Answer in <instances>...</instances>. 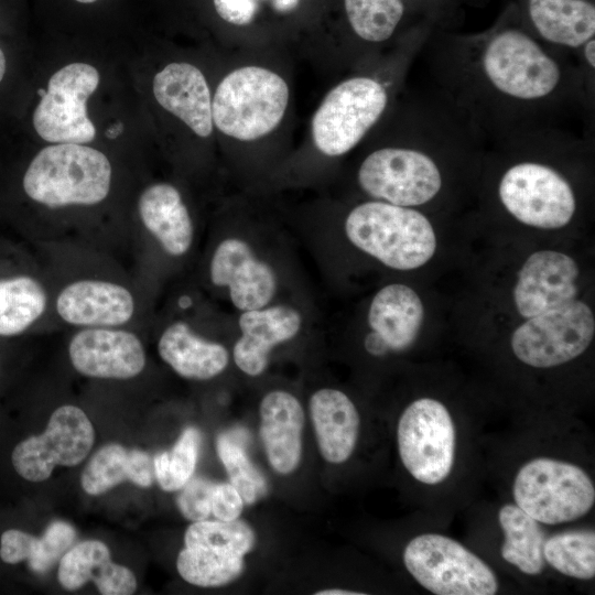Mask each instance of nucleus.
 Segmentation results:
<instances>
[{
	"instance_id": "34",
	"label": "nucleus",
	"mask_w": 595,
	"mask_h": 595,
	"mask_svg": "<svg viewBox=\"0 0 595 595\" xmlns=\"http://www.w3.org/2000/svg\"><path fill=\"white\" fill-rule=\"evenodd\" d=\"M256 536L250 526L240 520L194 521L185 531V547L210 549L244 556L255 545Z\"/></svg>"
},
{
	"instance_id": "45",
	"label": "nucleus",
	"mask_w": 595,
	"mask_h": 595,
	"mask_svg": "<svg viewBox=\"0 0 595 595\" xmlns=\"http://www.w3.org/2000/svg\"><path fill=\"white\" fill-rule=\"evenodd\" d=\"M6 74V56L0 48V82L2 80L3 76Z\"/></svg>"
},
{
	"instance_id": "1",
	"label": "nucleus",
	"mask_w": 595,
	"mask_h": 595,
	"mask_svg": "<svg viewBox=\"0 0 595 595\" xmlns=\"http://www.w3.org/2000/svg\"><path fill=\"white\" fill-rule=\"evenodd\" d=\"M487 86L509 101H545L561 87L560 63L530 34L506 28L491 34L478 58Z\"/></svg>"
},
{
	"instance_id": "5",
	"label": "nucleus",
	"mask_w": 595,
	"mask_h": 595,
	"mask_svg": "<svg viewBox=\"0 0 595 595\" xmlns=\"http://www.w3.org/2000/svg\"><path fill=\"white\" fill-rule=\"evenodd\" d=\"M512 497L528 516L541 524L575 521L595 504V486L578 465L553 457H536L517 470Z\"/></svg>"
},
{
	"instance_id": "27",
	"label": "nucleus",
	"mask_w": 595,
	"mask_h": 595,
	"mask_svg": "<svg viewBox=\"0 0 595 595\" xmlns=\"http://www.w3.org/2000/svg\"><path fill=\"white\" fill-rule=\"evenodd\" d=\"M154 479L153 458L148 453L109 443L100 447L86 464L80 485L88 495L98 496L126 480L150 487Z\"/></svg>"
},
{
	"instance_id": "29",
	"label": "nucleus",
	"mask_w": 595,
	"mask_h": 595,
	"mask_svg": "<svg viewBox=\"0 0 595 595\" xmlns=\"http://www.w3.org/2000/svg\"><path fill=\"white\" fill-rule=\"evenodd\" d=\"M502 531V559L527 575H538L545 566L541 523L528 516L516 504H505L498 511Z\"/></svg>"
},
{
	"instance_id": "9",
	"label": "nucleus",
	"mask_w": 595,
	"mask_h": 595,
	"mask_svg": "<svg viewBox=\"0 0 595 595\" xmlns=\"http://www.w3.org/2000/svg\"><path fill=\"white\" fill-rule=\"evenodd\" d=\"M357 180L376 201L414 207L432 201L441 191L442 174L426 152L409 147L375 150L361 162Z\"/></svg>"
},
{
	"instance_id": "42",
	"label": "nucleus",
	"mask_w": 595,
	"mask_h": 595,
	"mask_svg": "<svg viewBox=\"0 0 595 595\" xmlns=\"http://www.w3.org/2000/svg\"><path fill=\"white\" fill-rule=\"evenodd\" d=\"M364 593L361 592H354L349 589H343V588H328V589H322L320 592H316V595H361Z\"/></svg>"
},
{
	"instance_id": "17",
	"label": "nucleus",
	"mask_w": 595,
	"mask_h": 595,
	"mask_svg": "<svg viewBox=\"0 0 595 595\" xmlns=\"http://www.w3.org/2000/svg\"><path fill=\"white\" fill-rule=\"evenodd\" d=\"M56 312L66 323L83 327H115L129 322L136 310L123 285L96 279L67 284L56 299Z\"/></svg>"
},
{
	"instance_id": "24",
	"label": "nucleus",
	"mask_w": 595,
	"mask_h": 595,
	"mask_svg": "<svg viewBox=\"0 0 595 595\" xmlns=\"http://www.w3.org/2000/svg\"><path fill=\"white\" fill-rule=\"evenodd\" d=\"M423 316V304L416 292L408 285L393 283L374 296L368 310V324L389 350L400 351L416 339Z\"/></svg>"
},
{
	"instance_id": "16",
	"label": "nucleus",
	"mask_w": 595,
	"mask_h": 595,
	"mask_svg": "<svg viewBox=\"0 0 595 595\" xmlns=\"http://www.w3.org/2000/svg\"><path fill=\"white\" fill-rule=\"evenodd\" d=\"M577 277L578 267L570 256L551 250L532 253L513 289L518 312L530 318L575 300Z\"/></svg>"
},
{
	"instance_id": "15",
	"label": "nucleus",
	"mask_w": 595,
	"mask_h": 595,
	"mask_svg": "<svg viewBox=\"0 0 595 595\" xmlns=\"http://www.w3.org/2000/svg\"><path fill=\"white\" fill-rule=\"evenodd\" d=\"M69 360L77 372L100 379H129L145 366L140 338L113 327H84L68 345Z\"/></svg>"
},
{
	"instance_id": "18",
	"label": "nucleus",
	"mask_w": 595,
	"mask_h": 595,
	"mask_svg": "<svg viewBox=\"0 0 595 595\" xmlns=\"http://www.w3.org/2000/svg\"><path fill=\"white\" fill-rule=\"evenodd\" d=\"M241 332L232 348L237 367L248 376L261 375L273 347L294 338L302 327L301 313L289 305L245 311L238 320Z\"/></svg>"
},
{
	"instance_id": "10",
	"label": "nucleus",
	"mask_w": 595,
	"mask_h": 595,
	"mask_svg": "<svg viewBox=\"0 0 595 595\" xmlns=\"http://www.w3.org/2000/svg\"><path fill=\"white\" fill-rule=\"evenodd\" d=\"M94 426L78 407L64 404L51 415L45 430L18 441L9 455L13 473L24 482L42 483L55 466H76L89 454Z\"/></svg>"
},
{
	"instance_id": "21",
	"label": "nucleus",
	"mask_w": 595,
	"mask_h": 595,
	"mask_svg": "<svg viewBox=\"0 0 595 595\" xmlns=\"http://www.w3.org/2000/svg\"><path fill=\"white\" fill-rule=\"evenodd\" d=\"M310 415L322 457L342 464L353 454L360 428L359 413L343 391L323 388L309 402Z\"/></svg>"
},
{
	"instance_id": "38",
	"label": "nucleus",
	"mask_w": 595,
	"mask_h": 595,
	"mask_svg": "<svg viewBox=\"0 0 595 595\" xmlns=\"http://www.w3.org/2000/svg\"><path fill=\"white\" fill-rule=\"evenodd\" d=\"M244 504L242 497L230 483L215 484L212 513L218 520L230 521L238 519Z\"/></svg>"
},
{
	"instance_id": "35",
	"label": "nucleus",
	"mask_w": 595,
	"mask_h": 595,
	"mask_svg": "<svg viewBox=\"0 0 595 595\" xmlns=\"http://www.w3.org/2000/svg\"><path fill=\"white\" fill-rule=\"evenodd\" d=\"M199 431L190 426L183 431L174 446L153 458L154 477L165 491L180 490L195 470L199 455Z\"/></svg>"
},
{
	"instance_id": "3",
	"label": "nucleus",
	"mask_w": 595,
	"mask_h": 595,
	"mask_svg": "<svg viewBox=\"0 0 595 595\" xmlns=\"http://www.w3.org/2000/svg\"><path fill=\"white\" fill-rule=\"evenodd\" d=\"M111 165L107 156L77 143H57L41 150L23 177L26 195L51 208L95 205L110 190Z\"/></svg>"
},
{
	"instance_id": "30",
	"label": "nucleus",
	"mask_w": 595,
	"mask_h": 595,
	"mask_svg": "<svg viewBox=\"0 0 595 595\" xmlns=\"http://www.w3.org/2000/svg\"><path fill=\"white\" fill-rule=\"evenodd\" d=\"M46 304V292L36 279L18 275L0 280V335L26 331L43 315Z\"/></svg>"
},
{
	"instance_id": "41",
	"label": "nucleus",
	"mask_w": 595,
	"mask_h": 595,
	"mask_svg": "<svg viewBox=\"0 0 595 595\" xmlns=\"http://www.w3.org/2000/svg\"><path fill=\"white\" fill-rule=\"evenodd\" d=\"M582 55L589 68H595V37L586 41L582 46Z\"/></svg>"
},
{
	"instance_id": "20",
	"label": "nucleus",
	"mask_w": 595,
	"mask_h": 595,
	"mask_svg": "<svg viewBox=\"0 0 595 595\" xmlns=\"http://www.w3.org/2000/svg\"><path fill=\"white\" fill-rule=\"evenodd\" d=\"M260 437L269 464L279 474L296 469L302 455L304 411L290 392L273 390L260 402Z\"/></svg>"
},
{
	"instance_id": "22",
	"label": "nucleus",
	"mask_w": 595,
	"mask_h": 595,
	"mask_svg": "<svg viewBox=\"0 0 595 595\" xmlns=\"http://www.w3.org/2000/svg\"><path fill=\"white\" fill-rule=\"evenodd\" d=\"M60 584L75 591L94 582L102 595H130L137 588L132 571L111 560L108 547L98 540H85L69 548L60 560Z\"/></svg>"
},
{
	"instance_id": "19",
	"label": "nucleus",
	"mask_w": 595,
	"mask_h": 595,
	"mask_svg": "<svg viewBox=\"0 0 595 595\" xmlns=\"http://www.w3.org/2000/svg\"><path fill=\"white\" fill-rule=\"evenodd\" d=\"M158 102L195 134L207 138L214 123L210 91L203 73L188 63H171L153 79Z\"/></svg>"
},
{
	"instance_id": "6",
	"label": "nucleus",
	"mask_w": 595,
	"mask_h": 595,
	"mask_svg": "<svg viewBox=\"0 0 595 595\" xmlns=\"http://www.w3.org/2000/svg\"><path fill=\"white\" fill-rule=\"evenodd\" d=\"M388 102L387 88L371 76H353L338 83L313 115L315 148L326 156L346 154L379 121Z\"/></svg>"
},
{
	"instance_id": "8",
	"label": "nucleus",
	"mask_w": 595,
	"mask_h": 595,
	"mask_svg": "<svg viewBox=\"0 0 595 595\" xmlns=\"http://www.w3.org/2000/svg\"><path fill=\"white\" fill-rule=\"evenodd\" d=\"M397 443L403 467L416 482L439 485L451 475L457 432L443 402L428 397L412 401L399 418Z\"/></svg>"
},
{
	"instance_id": "43",
	"label": "nucleus",
	"mask_w": 595,
	"mask_h": 595,
	"mask_svg": "<svg viewBox=\"0 0 595 595\" xmlns=\"http://www.w3.org/2000/svg\"><path fill=\"white\" fill-rule=\"evenodd\" d=\"M123 131V125L121 122H116L105 132V136L109 139H115L120 136Z\"/></svg>"
},
{
	"instance_id": "12",
	"label": "nucleus",
	"mask_w": 595,
	"mask_h": 595,
	"mask_svg": "<svg viewBox=\"0 0 595 595\" xmlns=\"http://www.w3.org/2000/svg\"><path fill=\"white\" fill-rule=\"evenodd\" d=\"M498 195L517 220L542 229L564 227L576 208L567 180L553 167L538 162L510 166L499 182Z\"/></svg>"
},
{
	"instance_id": "44",
	"label": "nucleus",
	"mask_w": 595,
	"mask_h": 595,
	"mask_svg": "<svg viewBox=\"0 0 595 595\" xmlns=\"http://www.w3.org/2000/svg\"><path fill=\"white\" fill-rule=\"evenodd\" d=\"M298 0H274V7L278 10L286 11L295 7Z\"/></svg>"
},
{
	"instance_id": "40",
	"label": "nucleus",
	"mask_w": 595,
	"mask_h": 595,
	"mask_svg": "<svg viewBox=\"0 0 595 595\" xmlns=\"http://www.w3.org/2000/svg\"><path fill=\"white\" fill-rule=\"evenodd\" d=\"M364 345L366 350L374 356H382L389 351L385 340L372 331L366 335Z\"/></svg>"
},
{
	"instance_id": "37",
	"label": "nucleus",
	"mask_w": 595,
	"mask_h": 595,
	"mask_svg": "<svg viewBox=\"0 0 595 595\" xmlns=\"http://www.w3.org/2000/svg\"><path fill=\"white\" fill-rule=\"evenodd\" d=\"M215 483L202 478H190L177 496V507L184 518L191 521L205 520L212 513Z\"/></svg>"
},
{
	"instance_id": "25",
	"label": "nucleus",
	"mask_w": 595,
	"mask_h": 595,
	"mask_svg": "<svg viewBox=\"0 0 595 595\" xmlns=\"http://www.w3.org/2000/svg\"><path fill=\"white\" fill-rule=\"evenodd\" d=\"M158 351L177 375L195 380L220 375L229 361L225 346L197 335L185 322H174L163 331Z\"/></svg>"
},
{
	"instance_id": "28",
	"label": "nucleus",
	"mask_w": 595,
	"mask_h": 595,
	"mask_svg": "<svg viewBox=\"0 0 595 595\" xmlns=\"http://www.w3.org/2000/svg\"><path fill=\"white\" fill-rule=\"evenodd\" d=\"M75 538V529L65 521L52 522L41 537L8 528L0 534V561L7 565L25 563L33 573L43 574L62 559Z\"/></svg>"
},
{
	"instance_id": "7",
	"label": "nucleus",
	"mask_w": 595,
	"mask_h": 595,
	"mask_svg": "<svg viewBox=\"0 0 595 595\" xmlns=\"http://www.w3.org/2000/svg\"><path fill=\"white\" fill-rule=\"evenodd\" d=\"M403 563L410 575L436 595H494L499 589L493 569L461 542L434 532L412 538Z\"/></svg>"
},
{
	"instance_id": "14",
	"label": "nucleus",
	"mask_w": 595,
	"mask_h": 595,
	"mask_svg": "<svg viewBox=\"0 0 595 595\" xmlns=\"http://www.w3.org/2000/svg\"><path fill=\"white\" fill-rule=\"evenodd\" d=\"M209 278L215 286L228 289L232 305L241 312L267 306L278 286L272 267L237 237L217 245L209 263Z\"/></svg>"
},
{
	"instance_id": "11",
	"label": "nucleus",
	"mask_w": 595,
	"mask_h": 595,
	"mask_svg": "<svg viewBox=\"0 0 595 595\" xmlns=\"http://www.w3.org/2000/svg\"><path fill=\"white\" fill-rule=\"evenodd\" d=\"M595 333L592 310L573 300L560 307L528 318L511 336V349L523 364L551 368L582 355Z\"/></svg>"
},
{
	"instance_id": "13",
	"label": "nucleus",
	"mask_w": 595,
	"mask_h": 595,
	"mask_svg": "<svg viewBox=\"0 0 595 595\" xmlns=\"http://www.w3.org/2000/svg\"><path fill=\"white\" fill-rule=\"evenodd\" d=\"M99 84L98 71L73 63L57 71L33 113L37 134L52 143H89L95 126L87 116L86 101Z\"/></svg>"
},
{
	"instance_id": "23",
	"label": "nucleus",
	"mask_w": 595,
	"mask_h": 595,
	"mask_svg": "<svg viewBox=\"0 0 595 595\" xmlns=\"http://www.w3.org/2000/svg\"><path fill=\"white\" fill-rule=\"evenodd\" d=\"M138 210L147 230L167 255L181 257L190 250L193 221L176 187L167 183L150 185L139 197Z\"/></svg>"
},
{
	"instance_id": "26",
	"label": "nucleus",
	"mask_w": 595,
	"mask_h": 595,
	"mask_svg": "<svg viewBox=\"0 0 595 595\" xmlns=\"http://www.w3.org/2000/svg\"><path fill=\"white\" fill-rule=\"evenodd\" d=\"M527 12L537 34L553 45L581 48L595 37V6L589 0H528Z\"/></svg>"
},
{
	"instance_id": "36",
	"label": "nucleus",
	"mask_w": 595,
	"mask_h": 595,
	"mask_svg": "<svg viewBox=\"0 0 595 595\" xmlns=\"http://www.w3.org/2000/svg\"><path fill=\"white\" fill-rule=\"evenodd\" d=\"M216 446L230 484L240 494L245 504H255L267 494L263 476L253 466L239 440L231 433H223L217 437Z\"/></svg>"
},
{
	"instance_id": "4",
	"label": "nucleus",
	"mask_w": 595,
	"mask_h": 595,
	"mask_svg": "<svg viewBox=\"0 0 595 595\" xmlns=\"http://www.w3.org/2000/svg\"><path fill=\"white\" fill-rule=\"evenodd\" d=\"M289 96V86L278 73L252 65L236 68L216 88L213 123L239 141L260 139L282 121Z\"/></svg>"
},
{
	"instance_id": "32",
	"label": "nucleus",
	"mask_w": 595,
	"mask_h": 595,
	"mask_svg": "<svg viewBox=\"0 0 595 595\" xmlns=\"http://www.w3.org/2000/svg\"><path fill=\"white\" fill-rule=\"evenodd\" d=\"M176 569L183 580L201 587H217L236 580L244 571L239 555L185 547L177 556Z\"/></svg>"
},
{
	"instance_id": "33",
	"label": "nucleus",
	"mask_w": 595,
	"mask_h": 595,
	"mask_svg": "<svg viewBox=\"0 0 595 595\" xmlns=\"http://www.w3.org/2000/svg\"><path fill=\"white\" fill-rule=\"evenodd\" d=\"M344 6L355 34L370 43L388 41L405 12L403 0H344Z\"/></svg>"
},
{
	"instance_id": "39",
	"label": "nucleus",
	"mask_w": 595,
	"mask_h": 595,
	"mask_svg": "<svg viewBox=\"0 0 595 595\" xmlns=\"http://www.w3.org/2000/svg\"><path fill=\"white\" fill-rule=\"evenodd\" d=\"M217 14L234 25L249 24L257 11L256 0H213Z\"/></svg>"
},
{
	"instance_id": "2",
	"label": "nucleus",
	"mask_w": 595,
	"mask_h": 595,
	"mask_svg": "<svg viewBox=\"0 0 595 595\" xmlns=\"http://www.w3.org/2000/svg\"><path fill=\"white\" fill-rule=\"evenodd\" d=\"M344 229L356 248L396 270L420 268L436 249L435 232L423 214L382 201L354 207Z\"/></svg>"
},
{
	"instance_id": "31",
	"label": "nucleus",
	"mask_w": 595,
	"mask_h": 595,
	"mask_svg": "<svg viewBox=\"0 0 595 595\" xmlns=\"http://www.w3.org/2000/svg\"><path fill=\"white\" fill-rule=\"evenodd\" d=\"M545 564L556 572L575 580L595 577V532L572 530L553 534L543 544Z\"/></svg>"
},
{
	"instance_id": "46",
	"label": "nucleus",
	"mask_w": 595,
	"mask_h": 595,
	"mask_svg": "<svg viewBox=\"0 0 595 595\" xmlns=\"http://www.w3.org/2000/svg\"><path fill=\"white\" fill-rule=\"evenodd\" d=\"M77 2H80V3H93L97 0H76Z\"/></svg>"
}]
</instances>
